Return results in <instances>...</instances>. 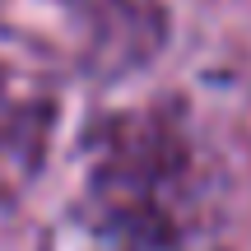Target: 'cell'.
Segmentation results:
<instances>
[{
	"mask_svg": "<svg viewBox=\"0 0 251 251\" xmlns=\"http://www.w3.org/2000/svg\"><path fill=\"white\" fill-rule=\"evenodd\" d=\"M93 28V42L102 51H126L140 61L153 47V24H158V0H75Z\"/></svg>",
	"mask_w": 251,
	"mask_h": 251,
	"instance_id": "6da1fadb",
	"label": "cell"
}]
</instances>
